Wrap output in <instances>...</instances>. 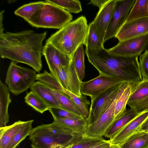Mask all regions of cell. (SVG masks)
Here are the masks:
<instances>
[{"label": "cell", "mask_w": 148, "mask_h": 148, "mask_svg": "<svg viewBox=\"0 0 148 148\" xmlns=\"http://www.w3.org/2000/svg\"><path fill=\"white\" fill-rule=\"evenodd\" d=\"M53 119H86L60 106H50L48 110Z\"/></svg>", "instance_id": "obj_34"}, {"label": "cell", "mask_w": 148, "mask_h": 148, "mask_svg": "<svg viewBox=\"0 0 148 148\" xmlns=\"http://www.w3.org/2000/svg\"><path fill=\"white\" fill-rule=\"evenodd\" d=\"M119 145L121 148H148V132H136Z\"/></svg>", "instance_id": "obj_24"}, {"label": "cell", "mask_w": 148, "mask_h": 148, "mask_svg": "<svg viewBox=\"0 0 148 148\" xmlns=\"http://www.w3.org/2000/svg\"><path fill=\"white\" fill-rule=\"evenodd\" d=\"M148 117V109L137 115L123 129L110 138V143L120 145L130 136L137 132V130Z\"/></svg>", "instance_id": "obj_16"}, {"label": "cell", "mask_w": 148, "mask_h": 148, "mask_svg": "<svg viewBox=\"0 0 148 148\" xmlns=\"http://www.w3.org/2000/svg\"><path fill=\"white\" fill-rule=\"evenodd\" d=\"M139 65L142 79L148 80V51L140 55Z\"/></svg>", "instance_id": "obj_37"}, {"label": "cell", "mask_w": 148, "mask_h": 148, "mask_svg": "<svg viewBox=\"0 0 148 148\" xmlns=\"http://www.w3.org/2000/svg\"><path fill=\"white\" fill-rule=\"evenodd\" d=\"M45 1L59 7L70 13L76 14L82 11L81 3L78 0H46Z\"/></svg>", "instance_id": "obj_33"}, {"label": "cell", "mask_w": 148, "mask_h": 148, "mask_svg": "<svg viewBox=\"0 0 148 148\" xmlns=\"http://www.w3.org/2000/svg\"><path fill=\"white\" fill-rule=\"evenodd\" d=\"M105 140L103 138H91L83 136L65 148H88Z\"/></svg>", "instance_id": "obj_36"}, {"label": "cell", "mask_w": 148, "mask_h": 148, "mask_svg": "<svg viewBox=\"0 0 148 148\" xmlns=\"http://www.w3.org/2000/svg\"><path fill=\"white\" fill-rule=\"evenodd\" d=\"M148 45V34L121 41L107 51L110 54L119 56L131 57L140 55L145 51Z\"/></svg>", "instance_id": "obj_8"}, {"label": "cell", "mask_w": 148, "mask_h": 148, "mask_svg": "<svg viewBox=\"0 0 148 148\" xmlns=\"http://www.w3.org/2000/svg\"><path fill=\"white\" fill-rule=\"evenodd\" d=\"M88 60L99 74L113 77L126 82L137 83L142 80L138 56L125 57L86 47Z\"/></svg>", "instance_id": "obj_2"}, {"label": "cell", "mask_w": 148, "mask_h": 148, "mask_svg": "<svg viewBox=\"0 0 148 148\" xmlns=\"http://www.w3.org/2000/svg\"><path fill=\"white\" fill-rule=\"evenodd\" d=\"M148 34V16L125 22L116 37L119 41Z\"/></svg>", "instance_id": "obj_13"}, {"label": "cell", "mask_w": 148, "mask_h": 148, "mask_svg": "<svg viewBox=\"0 0 148 148\" xmlns=\"http://www.w3.org/2000/svg\"><path fill=\"white\" fill-rule=\"evenodd\" d=\"M109 140H105L103 142L88 148H104L110 144Z\"/></svg>", "instance_id": "obj_40"}, {"label": "cell", "mask_w": 148, "mask_h": 148, "mask_svg": "<svg viewBox=\"0 0 148 148\" xmlns=\"http://www.w3.org/2000/svg\"><path fill=\"white\" fill-rule=\"evenodd\" d=\"M34 120L25 121L20 130L14 136L6 148H16L20 143L28 136L32 130Z\"/></svg>", "instance_id": "obj_30"}, {"label": "cell", "mask_w": 148, "mask_h": 148, "mask_svg": "<svg viewBox=\"0 0 148 148\" xmlns=\"http://www.w3.org/2000/svg\"><path fill=\"white\" fill-rule=\"evenodd\" d=\"M50 106L61 107L53 94L52 89L43 82L38 81L30 88Z\"/></svg>", "instance_id": "obj_21"}, {"label": "cell", "mask_w": 148, "mask_h": 148, "mask_svg": "<svg viewBox=\"0 0 148 148\" xmlns=\"http://www.w3.org/2000/svg\"><path fill=\"white\" fill-rule=\"evenodd\" d=\"M45 1L30 3L19 8L14 12V14L24 18L26 21L36 12L45 3Z\"/></svg>", "instance_id": "obj_28"}, {"label": "cell", "mask_w": 148, "mask_h": 148, "mask_svg": "<svg viewBox=\"0 0 148 148\" xmlns=\"http://www.w3.org/2000/svg\"><path fill=\"white\" fill-rule=\"evenodd\" d=\"M47 34L32 30L6 32L0 36V56L26 64L39 73L42 69V42Z\"/></svg>", "instance_id": "obj_1"}, {"label": "cell", "mask_w": 148, "mask_h": 148, "mask_svg": "<svg viewBox=\"0 0 148 148\" xmlns=\"http://www.w3.org/2000/svg\"><path fill=\"white\" fill-rule=\"evenodd\" d=\"M104 148H121L119 145L110 143V145Z\"/></svg>", "instance_id": "obj_42"}, {"label": "cell", "mask_w": 148, "mask_h": 148, "mask_svg": "<svg viewBox=\"0 0 148 148\" xmlns=\"http://www.w3.org/2000/svg\"><path fill=\"white\" fill-rule=\"evenodd\" d=\"M73 16L66 10L45 3L27 21L37 28L60 29L71 22Z\"/></svg>", "instance_id": "obj_5"}, {"label": "cell", "mask_w": 148, "mask_h": 148, "mask_svg": "<svg viewBox=\"0 0 148 148\" xmlns=\"http://www.w3.org/2000/svg\"><path fill=\"white\" fill-rule=\"evenodd\" d=\"M24 99L26 103L40 113L49 110V106L47 104L33 91L27 93Z\"/></svg>", "instance_id": "obj_29"}, {"label": "cell", "mask_w": 148, "mask_h": 148, "mask_svg": "<svg viewBox=\"0 0 148 148\" xmlns=\"http://www.w3.org/2000/svg\"><path fill=\"white\" fill-rule=\"evenodd\" d=\"M50 73L64 88L79 97L82 96L81 92L82 82L75 69L72 57L70 58L67 66L55 69Z\"/></svg>", "instance_id": "obj_9"}, {"label": "cell", "mask_w": 148, "mask_h": 148, "mask_svg": "<svg viewBox=\"0 0 148 148\" xmlns=\"http://www.w3.org/2000/svg\"><path fill=\"white\" fill-rule=\"evenodd\" d=\"M32 148H65L83 136L53 122L34 128L29 135Z\"/></svg>", "instance_id": "obj_4"}, {"label": "cell", "mask_w": 148, "mask_h": 148, "mask_svg": "<svg viewBox=\"0 0 148 148\" xmlns=\"http://www.w3.org/2000/svg\"><path fill=\"white\" fill-rule=\"evenodd\" d=\"M127 105L137 113L148 109V80L142 79L136 83Z\"/></svg>", "instance_id": "obj_15"}, {"label": "cell", "mask_w": 148, "mask_h": 148, "mask_svg": "<svg viewBox=\"0 0 148 148\" xmlns=\"http://www.w3.org/2000/svg\"><path fill=\"white\" fill-rule=\"evenodd\" d=\"M126 82L117 78L99 74L90 80L82 82L81 92L82 95L89 96L91 100L108 89Z\"/></svg>", "instance_id": "obj_10"}, {"label": "cell", "mask_w": 148, "mask_h": 148, "mask_svg": "<svg viewBox=\"0 0 148 148\" xmlns=\"http://www.w3.org/2000/svg\"><path fill=\"white\" fill-rule=\"evenodd\" d=\"M116 0H108L97 13L93 21L100 42L103 45L107 29L114 13Z\"/></svg>", "instance_id": "obj_14"}, {"label": "cell", "mask_w": 148, "mask_h": 148, "mask_svg": "<svg viewBox=\"0 0 148 148\" xmlns=\"http://www.w3.org/2000/svg\"><path fill=\"white\" fill-rule=\"evenodd\" d=\"M42 54L44 56L50 72L67 66L70 59L53 45L46 43Z\"/></svg>", "instance_id": "obj_17"}, {"label": "cell", "mask_w": 148, "mask_h": 148, "mask_svg": "<svg viewBox=\"0 0 148 148\" xmlns=\"http://www.w3.org/2000/svg\"><path fill=\"white\" fill-rule=\"evenodd\" d=\"M146 132H148V130L146 131Z\"/></svg>", "instance_id": "obj_43"}, {"label": "cell", "mask_w": 148, "mask_h": 148, "mask_svg": "<svg viewBox=\"0 0 148 148\" xmlns=\"http://www.w3.org/2000/svg\"><path fill=\"white\" fill-rule=\"evenodd\" d=\"M121 84L108 89L91 100L87 119L88 125L96 121L111 105L116 97Z\"/></svg>", "instance_id": "obj_11"}, {"label": "cell", "mask_w": 148, "mask_h": 148, "mask_svg": "<svg viewBox=\"0 0 148 148\" xmlns=\"http://www.w3.org/2000/svg\"><path fill=\"white\" fill-rule=\"evenodd\" d=\"M4 12V10H3L1 11L0 13V36H2L4 33H3L4 29L3 24V13Z\"/></svg>", "instance_id": "obj_41"}, {"label": "cell", "mask_w": 148, "mask_h": 148, "mask_svg": "<svg viewBox=\"0 0 148 148\" xmlns=\"http://www.w3.org/2000/svg\"><path fill=\"white\" fill-rule=\"evenodd\" d=\"M148 0H136L125 22L148 17Z\"/></svg>", "instance_id": "obj_27"}, {"label": "cell", "mask_w": 148, "mask_h": 148, "mask_svg": "<svg viewBox=\"0 0 148 148\" xmlns=\"http://www.w3.org/2000/svg\"><path fill=\"white\" fill-rule=\"evenodd\" d=\"M119 92L114 101L103 114L95 122L88 125L84 136L91 138H102L115 121V106Z\"/></svg>", "instance_id": "obj_12"}, {"label": "cell", "mask_w": 148, "mask_h": 148, "mask_svg": "<svg viewBox=\"0 0 148 148\" xmlns=\"http://www.w3.org/2000/svg\"><path fill=\"white\" fill-rule=\"evenodd\" d=\"M10 90L0 80V128L6 126L9 121L8 108L12 101Z\"/></svg>", "instance_id": "obj_20"}, {"label": "cell", "mask_w": 148, "mask_h": 148, "mask_svg": "<svg viewBox=\"0 0 148 148\" xmlns=\"http://www.w3.org/2000/svg\"><path fill=\"white\" fill-rule=\"evenodd\" d=\"M25 121L19 120L10 125L0 128V148H6Z\"/></svg>", "instance_id": "obj_23"}, {"label": "cell", "mask_w": 148, "mask_h": 148, "mask_svg": "<svg viewBox=\"0 0 148 148\" xmlns=\"http://www.w3.org/2000/svg\"><path fill=\"white\" fill-rule=\"evenodd\" d=\"M140 113H137L134 110L131 108L126 109L121 116L114 121L104 136L106 138H111L123 129Z\"/></svg>", "instance_id": "obj_19"}, {"label": "cell", "mask_w": 148, "mask_h": 148, "mask_svg": "<svg viewBox=\"0 0 148 148\" xmlns=\"http://www.w3.org/2000/svg\"><path fill=\"white\" fill-rule=\"evenodd\" d=\"M36 79L44 83L53 90L63 92L64 88L52 74L46 70L36 74Z\"/></svg>", "instance_id": "obj_32"}, {"label": "cell", "mask_w": 148, "mask_h": 148, "mask_svg": "<svg viewBox=\"0 0 148 148\" xmlns=\"http://www.w3.org/2000/svg\"><path fill=\"white\" fill-rule=\"evenodd\" d=\"M63 93L68 96L72 99L81 109L87 119L89 114L88 106L90 105V101L87 99L86 97L83 96L79 97L65 88H64Z\"/></svg>", "instance_id": "obj_35"}, {"label": "cell", "mask_w": 148, "mask_h": 148, "mask_svg": "<svg viewBox=\"0 0 148 148\" xmlns=\"http://www.w3.org/2000/svg\"><path fill=\"white\" fill-rule=\"evenodd\" d=\"M108 0H91L88 4H92L100 9Z\"/></svg>", "instance_id": "obj_38"}, {"label": "cell", "mask_w": 148, "mask_h": 148, "mask_svg": "<svg viewBox=\"0 0 148 148\" xmlns=\"http://www.w3.org/2000/svg\"><path fill=\"white\" fill-rule=\"evenodd\" d=\"M88 26L86 17L80 16L52 34L46 43L50 44L70 59L80 45H85Z\"/></svg>", "instance_id": "obj_3"}, {"label": "cell", "mask_w": 148, "mask_h": 148, "mask_svg": "<svg viewBox=\"0 0 148 148\" xmlns=\"http://www.w3.org/2000/svg\"><path fill=\"white\" fill-rule=\"evenodd\" d=\"M148 130V117L144 121L137 130V132Z\"/></svg>", "instance_id": "obj_39"}, {"label": "cell", "mask_w": 148, "mask_h": 148, "mask_svg": "<svg viewBox=\"0 0 148 148\" xmlns=\"http://www.w3.org/2000/svg\"><path fill=\"white\" fill-rule=\"evenodd\" d=\"M136 0H116L114 13L104 38V42L116 36L125 22L127 16Z\"/></svg>", "instance_id": "obj_7"}, {"label": "cell", "mask_w": 148, "mask_h": 148, "mask_svg": "<svg viewBox=\"0 0 148 148\" xmlns=\"http://www.w3.org/2000/svg\"><path fill=\"white\" fill-rule=\"evenodd\" d=\"M53 122L75 134L84 136L88 125L87 119H53Z\"/></svg>", "instance_id": "obj_22"}, {"label": "cell", "mask_w": 148, "mask_h": 148, "mask_svg": "<svg viewBox=\"0 0 148 148\" xmlns=\"http://www.w3.org/2000/svg\"></svg>", "instance_id": "obj_44"}, {"label": "cell", "mask_w": 148, "mask_h": 148, "mask_svg": "<svg viewBox=\"0 0 148 148\" xmlns=\"http://www.w3.org/2000/svg\"><path fill=\"white\" fill-rule=\"evenodd\" d=\"M72 59L75 71L80 81L82 82L85 75L84 51L83 44L80 45L75 51Z\"/></svg>", "instance_id": "obj_26"}, {"label": "cell", "mask_w": 148, "mask_h": 148, "mask_svg": "<svg viewBox=\"0 0 148 148\" xmlns=\"http://www.w3.org/2000/svg\"><path fill=\"white\" fill-rule=\"evenodd\" d=\"M85 46L86 47L93 50L104 48L99 39L93 21L88 25Z\"/></svg>", "instance_id": "obj_31"}, {"label": "cell", "mask_w": 148, "mask_h": 148, "mask_svg": "<svg viewBox=\"0 0 148 148\" xmlns=\"http://www.w3.org/2000/svg\"><path fill=\"white\" fill-rule=\"evenodd\" d=\"M136 84L128 82L121 84L115 104L114 112L115 120L121 116L126 110L129 98Z\"/></svg>", "instance_id": "obj_18"}, {"label": "cell", "mask_w": 148, "mask_h": 148, "mask_svg": "<svg viewBox=\"0 0 148 148\" xmlns=\"http://www.w3.org/2000/svg\"><path fill=\"white\" fill-rule=\"evenodd\" d=\"M36 72L20 66L12 60L6 73L5 83L10 91L17 96L27 91L35 82Z\"/></svg>", "instance_id": "obj_6"}, {"label": "cell", "mask_w": 148, "mask_h": 148, "mask_svg": "<svg viewBox=\"0 0 148 148\" xmlns=\"http://www.w3.org/2000/svg\"><path fill=\"white\" fill-rule=\"evenodd\" d=\"M52 90L61 107L87 119L81 109L69 97L60 92Z\"/></svg>", "instance_id": "obj_25"}]
</instances>
